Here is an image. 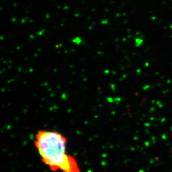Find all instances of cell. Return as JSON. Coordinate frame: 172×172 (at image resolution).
I'll return each mask as SVG.
<instances>
[{
  "mask_svg": "<svg viewBox=\"0 0 172 172\" xmlns=\"http://www.w3.org/2000/svg\"><path fill=\"white\" fill-rule=\"evenodd\" d=\"M74 43H76L77 44H80V43H81V40L80 38H74L72 41Z\"/></svg>",
  "mask_w": 172,
  "mask_h": 172,
  "instance_id": "cell-2",
  "label": "cell"
},
{
  "mask_svg": "<svg viewBox=\"0 0 172 172\" xmlns=\"http://www.w3.org/2000/svg\"><path fill=\"white\" fill-rule=\"evenodd\" d=\"M66 138L59 132L41 130L36 133L34 145L42 162L54 172H81L76 159L67 153Z\"/></svg>",
  "mask_w": 172,
  "mask_h": 172,
  "instance_id": "cell-1",
  "label": "cell"
}]
</instances>
